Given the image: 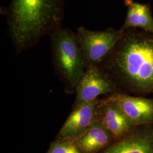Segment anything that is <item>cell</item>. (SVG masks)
Instances as JSON below:
<instances>
[{"instance_id": "8992f818", "label": "cell", "mask_w": 153, "mask_h": 153, "mask_svg": "<svg viewBox=\"0 0 153 153\" xmlns=\"http://www.w3.org/2000/svg\"><path fill=\"white\" fill-rule=\"evenodd\" d=\"M105 99L117 104L135 126L153 123V97L133 96L123 93L110 94Z\"/></svg>"}, {"instance_id": "ba28073f", "label": "cell", "mask_w": 153, "mask_h": 153, "mask_svg": "<svg viewBox=\"0 0 153 153\" xmlns=\"http://www.w3.org/2000/svg\"><path fill=\"white\" fill-rule=\"evenodd\" d=\"M102 153H153V123L136 126L125 137L111 143Z\"/></svg>"}, {"instance_id": "6da1fadb", "label": "cell", "mask_w": 153, "mask_h": 153, "mask_svg": "<svg viewBox=\"0 0 153 153\" xmlns=\"http://www.w3.org/2000/svg\"><path fill=\"white\" fill-rule=\"evenodd\" d=\"M123 93L153 97V34L137 29L125 31L98 66Z\"/></svg>"}, {"instance_id": "8fae6325", "label": "cell", "mask_w": 153, "mask_h": 153, "mask_svg": "<svg viewBox=\"0 0 153 153\" xmlns=\"http://www.w3.org/2000/svg\"><path fill=\"white\" fill-rule=\"evenodd\" d=\"M114 140L111 134L99 123L95 121L77 141V145L85 153H94L105 149Z\"/></svg>"}, {"instance_id": "30bf717a", "label": "cell", "mask_w": 153, "mask_h": 153, "mask_svg": "<svg viewBox=\"0 0 153 153\" xmlns=\"http://www.w3.org/2000/svg\"><path fill=\"white\" fill-rule=\"evenodd\" d=\"M127 7L126 20L121 30L140 28L153 34V16L149 3H140L134 0H124Z\"/></svg>"}, {"instance_id": "7c38bea8", "label": "cell", "mask_w": 153, "mask_h": 153, "mask_svg": "<svg viewBox=\"0 0 153 153\" xmlns=\"http://www.w3.org/2000/svg\"><path fill=\"white\" fill-rule=\"evenodd\" d=\"M49 153H80L76 146L71 142H63L54 145Z\"/></svg>"}, {"instance_id": "5b68a950", "label": "cell", "mask_w": 153, "mask_h": 153, "mask_svg": "<svg viewBox=\"0 0 153 153\" xmlns=\"http://www.w3.org/2000/svg\"><path fill=\"white\" fill-rule=\"evenodd\" d=\"M119 92L115 83L98 66H88L76 85V104L94 101L102 95Z\"/></svg>"}, {"instance_id": "9c48e42d", "label": "cell", "mask_w": 153, "mask_h": 153, "mask_svg": "<svg viewBox=\"0 0 153 153\" xmlns=\"http://www.w3.org/2000/svg\"><path fill=\"white\" fill-rule=\"evenodd\" d=\"M99 102L97 99L76 104L61 129V136L69 140L82 136L95 121Z\"/></svg>"}, {"instance_id": "277c9868", "label": "cell", "mask_w": 153, "mask_h": 153, "mask_svg": "<svg viewBox=\"0 0 153 153\" xmlns=\"http://www.w3.org/2000/svg\"><path fill=\"white\" fill-rule=\"evenodd\" d=\"M124 31L109 27L91 31L83 27L77 28L76 35L86 66H99L108 56Z\"/></svg>"}, {"instance_id": "52a82bcc", "label": "cell", "mask_w": 153, "mask_h": 153, "mask_svg": "<svg viewBox=\"0 0 153 153\" xmlns=\"http://www.w3.org/2000/svg\"><path fill=\"white\" fill-rule=\"evenodd\" d=\"M95 121L109 131L115 141L125 137L136 126L117 104L105 99L99 102Z\"/></svg>"}, {"instance_id": "7a4b0ae2", "label": "cell", "mask_w": 153, "mask_h": 153, "mask_svg": "<svg viewBox=\"0 0 153 153\" xmlns=\"http://www.w3.org/2000/svg\"><path fill=\"white\" fill-rule=\"evenodd\" d=\"M64 9V0H12L3 14L16 50L22 52L61 27Z\"/></svg>"}, {"instance_id": "3957f363", "label": "cell", "mask_w": 153, "mask_h": 153, "mask_svg": "<svg viewBox=\"0 0 153 153\" xmlns=\"http://www.w3.org/2000/svg\"><path fill=\"white\" fill-rule=\"evenodd\" d=\"M49 36L57 69L71 85H76L87 68L76 33L61 26Z\"/></svg>"}]
</instances>
